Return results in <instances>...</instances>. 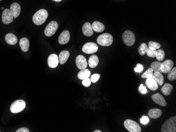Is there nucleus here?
Masks as SVG:
<instances>
[{
	"instance_id": "obj_1",
	"label": "nucleus",
	"mask_w": 176,
	"mask_h": 132,
	"mask_svg": "<svg viewBox=\"0 0 176 132\" xmlns=\"http://www.w3.org/2000/svg\"><path fill=\"white\" fill-rule=\"evenodd\" d=\"M48 16V11L45 9H41L34 14L33 16V22L37 25L43 24Z\"/></svg>"
},
{
	"instance_id": "obj_2",
	"label": "nucleus",
	"mask_w": 176,
	"mask_h": 132,
	"mask_svg": "<svg viewBox=\"0 0 176 132\" xmlns=\"http://www.w3.org/2000/svg\"><path fill=\"white\" fill-rule=\"evenodd\" d=\"M161 130L162 132H176V116H173L167 120L162 125Z\"/></svg>"
},
{
	"instance_id": "obj_3",
	"label": "nucleus",
	"mask_w": 176,
	"mask_h": 132,
	"mask_svg": "<svg viewBox=\"0 0 176 132\" xmlns=\"http://www.w3.org/2000/svg\"><path fill=\"white\" fill-rule=\"evenodd\" d=\"M113 41V38L112 35L109 33H104L101 34L97 38V43L102 46H110Z\"/></svg>"
},
{
	"instance_id": "obj_4",
	"label": "nucleus",
	"mask_w": 176,
	"mask_h": 132,
	"mask_svg": "<svg viewBox=\"0 0 176 132\" xmlns=\"http://www.w3.org/2000/svg\"><path fill=\"white\" fill-rule=\"evenodd\" d=\"M26 107V103L22 100H19L13 102L10 107V110L12 113L16 114L22 112Z\"/></svg>"
},
{
	"instance_id": "obj_5",
	"label": "nucleus",
	"mask_w": 176,
	"mask_h": 132,
	"mask_svg": "<svg viewBox=\"0 0 176 132\" xmlns=\"http://www.w3.org/2000/svg\"><path fill=\"white\" fill-rule=\"evenodd\" d=\"M124 126L129 132H141V128L140 125L137 122L130 119H128L124 121Z\"/></svg>"
},
{
	"instance_id": "obj_6",
	"label": "nucleus",
	"mask_w": 176,
	"mask_h": 132,
	"mask_svg": "<svg viewBox=\"0 0 176 132\" xmlns=\"http://www.w3.org/2000/svg\"><path fill=\"white\" fill-rule=\"evenodd\" d=\"M122 40L125 44L128 46H131L134 44L136 38L134 34L131 31H124L122 35Z\"/></svg>"
},
{
	"instance_id": "obj_7",
	"label": "nucleus",
	"mask_w": 176,
	"mask_h": 132,
	"mask_svg": "<svg viewBox=\"0 0 176 132\" xmlns=\"http://www.w3.org/2000/svg\"><path fill=\"white\" fill-rule=\"evenodd\" d=\"M58 28V23L56 21H52L49 23L44 30V34L46 36L50 37L53 35Z\"/></svg>"
},
{
	"instance_id": "obj_8",
	"label": "nucleus",
	"mask_w": 176,
	"mask_h": 132,
	"mask_svg": "<svg viewBox=\"0 0 176 132\" xmlns=\"http://www.w3.org/2000/svg\"><path fill=\"white\" fill-rule=\"evenodd\" d=\"M98 50L97 44L93 42H89L82 47V51L86 54H93Z\"/></svg>"
},
{
	"instance_id": "obj_9",
	"label": "nucleus",
	"mask_w": 176,
	"mask_h": 132,
	"mask_svg": "<svg viewBox=\"0 0 176 132\" xmlns=\"http://www.w3.org/2000/svg\"><path fill=\"white\" fill-rule=\"evenodd\" d=\"M13 15L11 12L10 9H5L2 15V20L3 23L5 24H8L13 22Z\"/></svg>"
},
{
	"instance_id": "obj_10",
	"label": "nucleus",
	"mask_w": 176,
	"mask_h": 132,
	"mask_svg": "<svg viewBox=\"0 0 176 132\" xmlns=\"http://www.w3.org/2000/svg\"><path fill=\"white\" fill-rule=\"evenodd\" d=\"M76 63L77 68L80 70L86 68L88 66V62L86 61V58L82 55H79L76 57Z\"/></svg>"
},
{
	"instance_id": "obj_11",
	"label": "nucleus",
	"mask_w": 176,
	"mask_h": 132,
	"mask_svg": "<svg viewBox=\"0 0 176 132\" xmlns=\"http://www.w3.org/2000/svg\"><path fill=\"white\" fill-rule=\"evenodd\" d=\"M59 63V57L55 54H51L48 58V64L50 68H54L57 67Z\"/></svg>"
},
{
	"instance_id": "obj_12",
	"label": "nucleus",
	"mask_w": 176,
	"mask_h": 132,
	"mask_svg": "<svg viewBox=\"0 0 176 132\" xmlns=\"http://www.w3.org/2000/svg\"><path fill=\"white\" fill-rule=\"evenodd\" d=\"M174 62L171 60H167L161 63V70L162 73H168L173 68Z\"/></svg>"
},
{
	"instance_id": "obj_13",
	"label": "nucleus",
	"mask_w": 176,
	"mask_h": 132,
	"mask_svg": "<svg viewBox=\"0 0 176 132\" xmlns=\"http://www.w3.org/2000/svg\"><path fill=\"white\" fill-rule=\"evenodd\" d=\"M151 98L154 103H156V104L159 105L160 106H166L167 103L166 100H164V97L159 93H156L152 95Z\"/></svg>"
},
{
	"instance_id": "obj_14",
	"label": "nucleus",
	"mask_w": 176,
	"mask_h": 132,
	"mask_svg": "<svg viewBox=\"0 0 176 132\" xmlns=\"http://www.w3.org/2000/svg\"><path fill=\"white\" fill-rule=\"evenodd\" d=\"M70 38V32L68 31H64L59 35L58 42L60 44H66L68 43Z\"/></svg>"
},
{
	"instance_id": "obj_15",
	"label": "nucleus",
	"mask_w": 176,
	"mask_h": 132,
	"mask_svg": "<svg viewBox=\"0 0 176 132\" xmlns=\"http://www.w3.org/2000/svg\"><path fill=\"white\" fill-rule=\"evenodd\" d=\"M10 10L13 14V17L16 18L19 16L21 13V6L19 3L15 2L11 5Z\"/></svg>"
},
{
	"instance_id": "obj_16",
	"label": "nucleus",
	"mask_w": 176,
	"mask_h": 132,
	"mask_svg": "<svg viewBox=\"0 0 176 132\" xmlns=\"http://www.w3.org/2000/svg\"><path fill=\"white\" fill-rule=\"evenodd\" d=\"M82 32L86 36H92L93 34V30L90 23L86 22L82 26Z\"/></svg>"
},
{
	"instance_id": "obj_17",
	"label": "nucleus",
	"mask_w": 176,
	"mask_h": 132,
	"mask_svg": "<svg viewBox=\"0 0 176 132\" xmlns=\"http://www.w3.org/2000/svg\"><path fill=\"white\" fill-rule=\"evenodd\" d=\"M146 85L149 89L154 91L157 90L158 88V84H157L156 81L154 80L152 78H147L146 81Z\"/></svg>"
},
{
	"instance_id": "obj_18",
	"label": "nucleus",
	"mask_w": 176,
	"mask_h": 132,
	"mask_svg": "<svg viewBox=\"0 0 176 132\" xmlns=\"http://www.w3.org/2000/svg\"><path fill=\"white\" fill-rule=\"evenodd\" d=\"M91 26L93 30L98 33L103 32L105 30L104 24L99 21H95L93 22L91 25Z\"/></svg>"
},
{
	"instance_id": "obj_19",
	"label": "nucleus",
	"mask_w": 176,
	"mask_h": 132,
	"mask_svg": "<svg viewBox=\"0 0 176 132\" xmlns=\"http://www.w3.org/2000/svg\"><path fill=\"white\" fill-rule=\"evenodd\" d=\"M20 46L22 51L24 52L28 51L30 47V42L28 38H23L20 41Z\"/></svg>"
},
{
	"instance_id": "obj_20",
	"label": "nucleus",
	"mask_w": 176,
	"mask_h": 132,
	"mask_svg": "<svg viewBox=\"0 0 176 132\" xmlns=\"http://www.w3.org/2000/svg\"><path fill=\"white\" fill-rule=\"evenodd\" d=\"M161 115H162V111L160 110V109H158V108H152L148 112L149 116L154 119H156V118L160 117V116H161Z\"/></svg>"
},
{
	"instance_id": "obj_21",
	"label": "nucleus",
	"mask_w": 176,
	"mask_h": 132,
	"mask_svg": "<svg viewBox=\"0 0 176 132\" xmlns=\"http://www.w3.org/2000/svg\"><path fill=\"white\" fill-rule=\"evenodd\" d=\"M5 40L8 44L10 45H15L18 42V38L14 34L8 33L5 36Z\"/></svg>"
},
{
	"instance_id": "obj_22",
	"label": "nucleus",
	"mask_w": 176,
	"mask_h": 132,
	"mask_svg": "<svg viewBox=\"0 0 176 132\" xmlns=\"http://www.w3.org/2000/svg\"><path fill=\"white\" fill-rule=\"evenodd\" d=\"M70 56V52L68 51H63L60 53L59 57V62L61 64H65Z\"/></svg>"
},
{
	"instance_id": "obj_23",
	"label": "nucleus",
	"mask_w": 176,
	"mask_h": 132,
	"mask_svg": "<svg viewBox=\"0 0 176 132\" xmlns=\"http://www.w3.org/2000/svg\"><path fill=\"white\" fill-rule=\"evenodd\" d=\"M152 78L156 81L158 85H162L164 83V77L160 72H154L152 75Z\"/></svg>"
},
{
	"instance_id": "obj_24",
	"label": "nucleus",
	"mask_w": 176,
	"mask_h": 132,
	"mask_svg": "<svg viewBox=\"0 0 176 132\" xmlns=\"http://www.w3.org/2000/svg\"><path fill=\"white\" fill-rule=\"evenodd\" d=\"M174 88V86L169 83H166L164 86H162L161 91L162 93L166 96L170 95Z\"/></svg>"
},
{
	"instance_id": "obj_25",
	"label": "nucleus",
	"mask_w": 176,
	"mask_h": 132,
	"mask_svg": "<svg viewBox=\"0 0 176 132\" xmlns=\"http://www.w3.org/2000/svg\"><path fill=\"white\" fill-rule=\"evenodd\" d=\"M91 75V72L87 68L81 70L78 74V78L79 80H83V79L89 78Z\"/></svg>"
},
{
	"instance_id": "obj_26",
	"label": "nucleus",
	"mask_w": 176,
	"mask_h": 132,
	"mask_svg": "<svg viewBox=\"0 0 176 132\" xmlns=\"http://www.w3.org/2000/svg\"><path fill=\"white\" fill-rule=\"evenodd\" d=\"M99 63V58L98 56L96 55H93L92 56H90V58L89 59V66H90L91 68H96Z\"/></svg>"
},
{
	"instance_id": "obj_27",
	"label": "nucleus",
	"mask_w": 176,
	"mask_h": 132,
	"mask_svg": "<svg viewBox=\"0 0 176 132\" xmlns=\"http://www.w3.org/2000/svg\"><path fill=\"white\" fill-rule=\"evenodd\" d=\"M161 63L159 62H152L151 64V68H152L154 72H160L162 73L161 70Z\"/></svg>"
},
{
	"instance_id": "obj_28",
	"label": "nucleus",
	"mask_w": 176,
	"mask_h": 132,
	"mask_svg": "<svg viewBox=\"0 0 176 132\" xmlns=\"http://www.w3.org/2000/svg\"><path fill=\"white\" fill-rule=\"evenodd\" d=\"M148 48V45L146 43H143L141 44L139 48V49H138V52H139V53L140 54V55L143 56L146 54Z\"/></svg>"
},
{
	"instance_id": "obj_29",
	"label": "nucleus",
	"mask_w": 176,
	"mask_h": 132,
	"mask_svg": "<svg viewBox=\"0 0 176 132\" xmlns=\"http://www.w3.org/2000/svg\"><path fill=\"white\" fill-rule=\"evenodd\" d=\"M149 48L152 50H157L159 49L160 46H161L158 42H154V41H150L149 42Z\"/></svg>"
},
{
	"instance_id": "obj_30",
	"label": "nucleus",
	"mask_w": 176,
	"mask_h": 132,
	"mask_svg": "<svg viewBox=\"0 0 176 132\" xmlns=\"http://www.w3.org/2000/svg\"><path fill=\"white\" fill-rule=\"evenodd\" d=\"M168 78L170 81L175 80L176 79V68H173L168 73Z\"/></svg>"
},
{
	"instance_id": "obj_31",
	"label": "nucleus",
	"mask_w": 176,
	"mask_h": 132,
	"mask_svg": "<svg viewBox=\"0 0 176 132\" xmlns=\"http://www.w3.org/2000/svg\"><path fill=\"white\" fill-rule=\"evenodd\" d=\"M165 57V53L164 51L160 49L157 51L156 56L157 60L159 61H161L163 60Z\"/></svg>"
},
{
	"instance_id": "obj_32",
	"label": "nucleus",
	"mask_w": 176,
	"mask_h": 132,
	"mask_svg": "<svg viewBox=\"0 0 176 132\" xmlns=\"http://www.w3.org/2000/svg\"><path fill=\"white\" fill-rule=\"evenodd\" d=\"M153 73H154L153 70H152V68H148V70L144 72V74H142L141 75V78H152Z\"/></svg>"
},
{
	"instance_id": "obj_33",
	"label": "nucleus",
	"mask_w": 176,
	"mask_h": 132,
	"mask_svg": "<svg viewBox=\"0 0 176 132\" xmlns=\"http://www.w3.org/2000/svg\"><path fill=\"white\" fill-rule=\"evenodd\" d=\"M157 50H152L148 48L146 54L150 58H156Z\"/></svg>"
},
{
	"instance_id": "obj_34",
	"label": "nucleus",
	"mask_w": 176,
	"mask_h": 132,
	"mask_svg": "<svg viewBox=\"0 0 176 132\" xmlns=\"http://www.w3.org/2000/svg\"><path fill=\"white\" fill-rule=\"evenodd\" d=\"M100 78V75L99 74H94L92 75V76H91V81L93 83H96L97 81H98L99 78Z\"/></svg>"
},
{
	"instance_id": "obj_35",
	"label": "nucleus",
	"mask_w": 176,
	"mask_h": 132,
	"mask_svg": "<svg viewBox=\"0 0 176 132\" xmlns=\"http://www.w3.org/2000/svg\"><path fill=\"white\" fill-rule=\"evenodd\" d=\"M82 83L85 87H89L90 86L91 83V81L89 78L83 79L82 81Z\"/></svg>"
},
{
	"instance_id": "obj_36",
	"label": "nucleus",
	"mask_w": 176,
	"mask_h": 132,
	"mask_svg": "<svg viewBox=\"0 0 176 132\" xmlns=\"http://www.w3.org/2000/svg\"><path fill=\"white\" fill-rule=\"evenodd\" d=\"M149 122V118L146 116H142V118L140 119V123L143 125H147Z\"/></svg>"
},
{
	"instance_id": "obj_37",
	"label": "nucleus",
	"mask_w": 176,
	"mask_h": 132,
	"mask_svg": "<svg viewBox=\"0 0 176 132\" xmlns=\"http://www.w3.org/2000/svg\"><path fill=\"white\" fill-rule=\"evenodd\" d=\"M144 70V66L140 64H137L136 67L134 68V71L137 73H140Z\"/></svg>"
},
{
	"instance_id": "obj_38",
	"label": "nucleus",
	"mask_w": 176,
	"mask_h": 132,
	"mask_svg": "<svg viewBox=\"0 0 176 132\" xmlns=\"http://www.w3.org/2000/svg\"><path fill=\"white\" fill-rule=\"evenodd\" d=\"M16 132H29L30 130H29L28 128H26V127H22V128H20L18 130H17L16 131Z\"/></svg>"
},
{
	"instance_id": "obj_39",
	"label": "nucleus",
	"mask_w": 176,
	"mask_h": 132,
	"mask_svg": "<svg viewBox=\"0 0 176 132\" xmlns=\"http://www.w3.org/2000/svg\"><path fill=\"white\" fill-rule=\"evenodd\" d=\"M140 93L142 94H146L147 93V90L146 86H143L142 90L141 91Z\"/></svg>"
},
{
	"instance_id": "obj_40",
	"label": "nucleus",
	"mask_w": 176,
	"mask_h": 132,
	"mask_svg": "<svg viewBox=\"0 0 176 132\" xmlns=\"http://www.w3.org/2000/svg\"><path fill=\"white\" fill-rule=\"evenodd\" d=\"M143 86H144V85H143V84H141L140 85V87H139V92H141V91L142 90Z\"/></svg>"
},
{
	"instance_id": "obj_41",
	"label": "nucleus",
	"mask_w": 176,
	"mask_h": 132,
	"mask_svg": "<svg viewBox=\"0 0 176 132\" xmlns=\"http://www.w3.org/2000/svg\"><path fill=\"white\" fill-rule=\"evenodd\" d=\"M53 1H55V2H61V1H62V0H53Z\"/></svg>"
},
{
	"instance_id": "obj_42",
	"label": "nucleus",
	"mask_w": 176,
	"mask_h": 132,
	"mask_svg": "<svg viewBox=\"0 0 176 132\" xmlns=\"http://www.w3.org/2000/svg\"><path fill=\"white\" fill-rule=\"evenodd\" d=\"M94 132H101L102 131L101 130H96L95 131H94Z\"/></svg>"
},
{
	"instance_id": "obj_43",
	"label": "nucleus",
	"mask_w": 176,
	"mask_h": 132,
	"mask_svg": "<svg viewBox=\"0 0 176 132\" xmlns=\"http://www.w3.org/2000/svg\"><path fill=\"white\" fill-rule=\"evenodd\" d=\"M2 8V9H4V8H3V7H2V8Z\"/></svg>"
},
{
	"instance_id": "obj_44",
	"label": "nucleus",
	"mask_w": 176,
	"mask_h": 132,
	"mask_svg": "<svg viewBox=\"0 0 176 132\" xmlns=\"http://www.w3.org/2000/svg\"><path fill=\"white\" fill-rule=\"evenodd\" d=\"M0 1H1V0H0Z\"/></svg>"
}]
</instances>
